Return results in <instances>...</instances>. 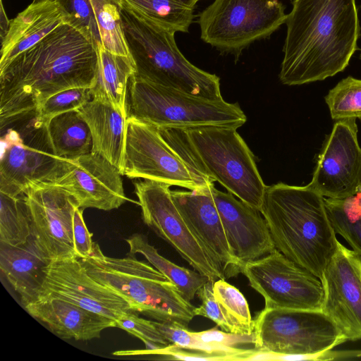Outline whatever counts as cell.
<instances>
[{
	"label": "cell",
	"mask_w": 361,
	"mask_h": 361,
	"mask_svg": "<svg viewBox=\"0 0 361 361\" xmlns=\"http://www.w3.org/2000/svg\"><path fill=\"white\" fill-rule=\"evenodd\" d=\"M78 111L90 128L91 152L108 160L122 174L128 113L96 99H92Z\"/></svg>",
	"instance_id": "d4e9b609"
},
{
	"label": "cell",
	"mask_w": 361,
	"mask_h": 361,
	"mask_svg": "<svg viewBox=\"0 0 361 361\" xmlns=\"http://www.w3.org/2000/svg\"><path fill=\"white\" fill-rule=\"evenodd\" d=\"M11 20L6 16V11L4 8L2 0H0V36L1 40L4 38L7 32Z\"/></svg>",
	"instance_id": "b9f144b4"
},
{
	"label": "cell",
	"mask_w": 361,
	"mask_h": 361,
	"mask_svg": "<svg viewBox=\"0 0 361 361\" xmlns=\"http://www.w3.org/2000/svg\"><path fill=\"white\" fill-rule=\"evenodd\" d=\"M308 185L326 198L344 199L361 192V147L355 119L336 121Z\"/></svg>",
	"instance_id": "9a60e30c"
},
{
	"label": "cell",
	"mask_w": 361,
	"mask_h": 361,
	"mask_svg": "<svg viewBox=\"0 0 361 361\" xmlns=\"http://www.w3.org/2000/svg\"><path fill=\"white\" fill-rule=\"evenodd\" d=\"M145 224L169 243L197 271L212 282L225 279L188 227L171 197L170 185L151 180L134 182Z\"/></svg>",
	"instance_id": "4fadbf2b"
},
{
	"label": "cell",
	"mask_w": 361,
	"mask_h": 361,
	"mask_svg": "<svg viewBox=\"0 0 361 361\" xmlns=\"http://www.w3.org/2000/svg\"><path fill=\"white\" fill-rule=\"evenodd\" d=\"M46 1V0H33V2H38V1Z\"/></svg>",
	"instance_id": "7bdbcfd3"
},
{
	"label": "cell",
	"mask_w": 361,
	"mask_h": 361,
	"mask_svg": "<svg viewBox=\"0 0 361 361\" xmlns=\"http://www.w3.org/2000/svg\"><path fill=\"white\" fill-rule=\"evenodd\" d=\"M324 202L336 233L361 255V192L344 199L324 197Z\"/></svg>",
	"instance_id": "f546056e"
},
{
	"label": "cell",
	"mask_w": 361,
	"mask_h": 361,
	"mask_svg": "<svg viewBox=\"0 0 361 361\" xmlns=\"http://www.w3.org/2000/svg\"><path fill=\"white\" fill-rule=\"evenodd\" d=\"M122 175L197 190L212 183L202 178L167 142L158 128L133 116L126 121Z\"/></svg>",
	"instance_id": "8fae6325"
},
{
	"label": "cell",
	"mask_w": 361,
	"mask_h": 361,
	"mask_svg": "<svg viewBox=\"0 0 361 361\" xmlns=\"http://www.w3.org/2000/svg\"><path fill=\"white\" fill-rule=\"evenodd\" d=\"M98 73L94 45L74 27L59 25L0 70L1 130L33 116L56 93L93 87Z\"/></svg>",
	"instance_id": "6da1fadb"
},
{
	"label": "cell",
	"mask_w": 361,
	"mask_h": 361,
	"mask_svg": "<svg viewBox=\"0 0 361 361\" xmlns=\"http://www.w3.org/2000/svg\"><path fill=\"white\" fill-rule=\"evenodd\" d=\"M279 80L300 85L343 71L358 49L355 0H293Z\"/></svg>",
	"instance_id": "7a4b0ae2"
},
{
	"label": "cell",
	"mask_w": 361,
	"mask_h": 361,
	"mask_svg": "<svg viewBox=\"0 0 361 361\" xmlns=\"http://www.w3.org/2000/svg\"><path fill=\"white\" fill-rule=\"evenodd\" d=\"M132 255L141 254L158 271L177 288L188 301H192L200 288L209 281L207 276L185 267H179L161 256L147 240V237L135 233L126 239Z\"/></svg>",
	"instance_id": "83f0119b"
},
{
	"label": "cell",
	"mask_w": 361,
	"mask_h": 361,
	"mask_svg": "<svg viewBox=\"0 0 361 361\" xmlns=\"http://www.w3.org/2000/svg\"><path fill=\"white\" fill-rule=\"evenodd\" d=\"M213 290L232 333L247 335L254 334L255 321L251 317L247 301L243 293L223 279L214 283Z\"/></svg>",
	"instance_id": "4dcf8cb0"
},
{
	"label": "cell",
	"mask_w": 361,
	"mask_h": 361,
	"mask_svg": "<svg viewBox=\"0 0 361 361\" xmlns=\"http://www.w3.org/2000/svg\"><path fill=\"white\" fill-rule=\"evenodd\" d=\"M42 296L67 300L116 322L135 312L114 291L93 279L78 257L54 260L49 264L39 297Z\"/></svg>",
	"instance_id": "ac0fdd59"
},
{
	"label": "cell",
	"mask_w": 361,
	"mask_h": 361,
	"mask_svg": "<svg viewBox=\"0 0 361 361\" xmlns=\"http://www.w3.org/2000/svg\"><path fill=\"white\" fill-rule=\"evenodd\" d=\"M84 209L77 207L73 217V236L76 256L79 259L94 256L98 246L92 241L91 233L83 218Z\"/></svg>",
	"instance_id": "ab89813d"
},
{
	"label": "cell",
	"mask_w": 361,
	"mask_h": 361,
	"mask_svg": "<svg viewBox=\"0 0 361 361\" xmlns=\"http://www.w3.org/2000/svg\"><path fill=\"white\" fill-rule=\"evenodd\" d=\"M47 129L56 156L71 159L91 152L90 130L78 110L54 116L47 123Z\"/></svg>",
	"instance_id": "4316f807"
},
{
	"label": "cell",
	"mask_w": 361,
	"mask_h": 361,
	"mask_svg": "<svg viewBox=\"0 0 361 361\" xmlns=\"http://www.w3.org/2000/svg\"><path fill=\"white\" fill-rule=\"evenodd\" d=\"M214 282L209 281L197 291V295L201 299L202 304L195 309V316H202L211 319L221 330L231 332L230 325L224 318L213 290Z\"/></svg>",
	"instance_id": "f35d334b"
},
{
	"label": "cell",
	"mask_w": 361,
	"mask_h": 361,
	"mask_svg": "<svg viewBox=\"0 0 361 361\" xmlns=\"http://www.w3.org/2000/svg\"><path fill=\"white\" fill-rule=\"evenodd\" d=\"M92 99L90 88L67 89L49 97L35 112V120L47 124L59 114L80 109Z\"/></svg>",
	"instance_id": "e575fe53"
},
{
	"label": "cell",
	"mask_w": 361,
	"mask_h": 361,
	"mask_svg": "<svg viewBox=\"0 0 361 361\" xmlns=\"http://www.w3.org/2000/svg\"><path fill=\"white\" fill-rule=\"evenodd\" d=\"M320 280L324 288L322 311L347 341L361 340V255L338 240Z\"/></svg>",
	"instance_id": "e0dca14e"
},
{
	"label": "cell",
	"mask_w": 361,
	"mask_h": 361,
	"mask_svg": "<svg viewBox=\"0 0 361 361\" xmlns=\"http://www.w3.org/2000/svg\"><path fill=\"white\" fill-rule=\"evenodd\" d=\"M260 212L276 248L320 279L338 242L324 197L308 185L278 183L267 187Z\"/></svg>",
	"instance_id": "3957f363"
},
{
	"label": "cell",
	"mask_w": 361,
	"mask_h": 361,
	"mask_svg": "<svg viewBox=\"0 0 361 361\" xmlns=\"http://www.w3.org/2000/svg\"><path fill=\"white\" fill-rule=\"evenodd\" d=\"M64 23L66 13L57 0L30 4L11 20L8 30L1 40L0 70Z\"/></svg>",
	"instance_id": "603a6c76"
},
{
	"label": "cell",
	"mask_w": 361,
	"mask_h": 361,
	"mask_svg": "<svg viewBox=\"0 0 361 361\" xmlns=\"http://www.w3.org/2000/svg\"><path fill=\"white\" fill-rule=\"evenodd\" d=\"M80 259L93 279L114 291L135 312L188 329L195 307L152 265L132 254L115 258L105 256L102 250L96 256Z\"/></svg>",
	"instance_id": "8992f818"
},
{
	"label": "cell",
	"mask_w": 361,
	"mask_h": 361,
	"mask_svg": "<svg viewBox=\"0 0 361 361\" xmlns=\"http://www.w3.org/2000/svg\"><path fill=\"white\" fill-rule=\"evenodd\" d=\"M334 121L361 119V80L348 76L339 81L324 97Z\"/></svg>",
	"instance_id": "d6a6232c"
},
{
	"label": "cell",
	"mask_w": 361,
	"mask_h": 361,
	"mask_svg": "<svg viewBox=\"0 0 361 361\" xmlns=\"http://www.w3.org/2000/svg\"><path fill=\"white\" fill-rule=\"evenodd\" d=\"M23 197L29 214L32 237L51 262L77 257L73 225L78 204L64 189L47 183L27 189Z\"/></svg>",
	"instance_id": "5bb4252c"
},
{
	"label": "cell",
	"mask_w": 361,
	"mask_h": 361,
	"mask_svg": "<svg viewBox=\"0 0 361 361\" xmlns=\"http://www.w3.org/2000/svg\"><path fill=\"white\" fill-rule=\"evenodd\" d=\"M174 344H169L152 350H126L114 353L115 355H159L165 356L167 359L187 361H238L235 356L218 354H208L202 352H190Z\"/></svg>",
	"instance_id": "8d00e7d4"
},
{
	"label": "cell",
	"mask_w": 361,
	"mask_h": 361,
	"mask_svg": "<svg viewBox=\"0 0 361 361\" xmlns=\"http://www.w3.org/2000/svg\"><path fill=\"white\" fill-rule=\"evenodd\" d=\"M51 261L41 251L31 236L19 245L0 242V268L20 298L23 305L40 295Z\"/></svg>",
	"instance_id": "cb8c5ba5"
},
{
	"label": "cell",
	"mask_w": 361,
	"mask_h": 361,
	"mask_svg": "<svg viewBox=\"0 0 361 361\" xmlns=\"http://www.w3.org/2000/svg\"><path fill=\"white\" fill-rule=\"evenodd\" d=\"M198 1H200V0H197Z\"/></svg>",
	"instance_id": "f6af8a7d"
},
{
	"label": "cell",
	"mask_w": 361,
	"mask_h": 361,
	"mask_svg": "<svg viewBox=\"0 0 361 361\" xmlns=\"http://www.w3.org/2000/svg\"><path fill=\"white\" fill-rule=\"evenodd\" d=\"M116 327L142 341L146 350H155L171 344L152 321L139 317L135 312H130L120 318L116 322Z\"/></svg>",
	"instance_id": "d590c367"
},
{
	"label": "cell",
	"mask_w": 361,
	"mask_h": 361,
	"mask_svg": "<svg viewBox=\"0 0 361 361\" xmlns=\"http://www.w3.org/2000/svg\"><path fill=\"white\" fill-rule=\"evenodd\" d=\"M241 273L270 308L322 310L320 279L289 259L277 249L243 264Z\"/></svg>",
	"instance_id": "7c38bea8"
},
{
	"label": "cell",
	"mask_w": 361,
	"mask_h": 361,
	"mask_svg": "<svg viewBox=\"0 0 361 361\" xmlns=\"http://www.w3.org/2000/svg\"><path fill=\"white\" fill-rule=\"evenodd\" d=\"M66 13V23L79 30L98 50L104 47L130 56L125 39L120 0H57Z\"/></svg>",
	"instance_id": "44dd1931"
},
{
	"label": "cell",
	"mask_w": 361,
	"mask_h": 361,
	"mask_svg": "<svg viewBox=\"0 0 361 361\" xmlns=\"http://www.w3.org/2000/svg\"><path fill=\"white\" fill-rule=\"evenodd\" d=\"M286 17L279 0H214L199 16L200 37L220 51L238 56L277 30Z\"/></svg>",
	"instance_id": "ba28073f"
},
{
	"label": "cell",
	"mask_w": 361,
	"mask_h": 361,
	"mask_svg": "<svg viewBox=\"0 0 361 361\" xmlns=\"http://www.w3.org/2000/svg\"><path fill=\"white\" fill-rule=\"evenodd\" d=\"M13 125L1 137L0 192L18 197L50 180L63 158L54 154L47 124L34 116Z\"/></svg>",
	"instance_id": "9c48e42d"
},
{
	"label": "cell",
	"mask_w": 361,
	"mask_h": 361,
	"mask_svg": "<svg viewBox=\"0 0 361 361\" xmlns=\"http://www.w3.org/2000/svg\"><path fill=\"white\" fill-rule=\"evenodd\" d=\"M129 85L130 116L158 129L217 126L238 128L247 117L237 104L207 99L162 86L133 75Z\"/></svg>",
	"instance_id": "52a82bcc"
},
{
	"label": "cell",
	"mask_w": 361,
	"mask_h": 361,
	"mask_svg": "<svg viewBox=\"0 0 361 361\" xmlns=\"http://www.w3.org/2000/svg\"><path fill=\"white\" fill-rule=\"evenodd\" d=\"M121 23L135 75L145 80L207 99L223 98L220 79L191 63L171 32L122 6Z\"/></svg>",
	"instance_id": "5b68a950"
},
{
	"label": "cell",
	"mask_w": 361,
	"mask_h": 361,
	"mask_svg": "<svg viewBox=\"0 0 361 361\" xmlns=\"http://www.w3.org/2000/svg\"><path fill=\"white\" fill-rule=\"evenodd\" d=\"M213 185L190 191L171 190V194L191 233L226 279L241 273L243 264L228 242L212 197Z\"/></svg>",
	"instance_id": "d6986e66"
},
{
	"label": "cell",
	"mask_w": 361,
	"mask_h": 361,
	"mask_svg": "<svg viewBox=\"0 0 361 361\" xmlns=\"http://www.w3.org/2000/svg\"><path fill=\"white\" fill-rule=\"evenodd\" d=\"M23 307L32 317L63 338H98L104 329L116 327L115 321L57 298L39 297Z\"/></svg>",
	"instance_id": "7402d4cb"
},
{
	"label": "cell",
	"mask_w": 361,
	"mask_h": 361,
	"mask_svg": "<svg viewBox=\"0 0 361 361\" xmlns=\"http://www.w3.org/2000/svg\"><path fill=\"white\" fill-rule=\"evenodd\" d=\"M99 73L97 81L90 88L92 99L106 102L115 108L127 112V87L136 68L130 56L114 54L100 47Z\"/></svg>",
	"instance_id": "484cf974"
},
{
	"label": "cell",
	"mask_w": 361,
	"mask_h": 361,
	"mask_svg": "<svg viewBox=\"0 0 361 361\" xmlns=\"http://www.w3.org/2000/svg\"><path fill=\"white\" fill-rule=\"evenodd\" d=\"M360 59H361V54H360Z\"/></svg>",
	"instance_id": "ee69618b"
},
{
	"label": "cell",
	"mask_w": 361,
	"mask_h": 361,
	"mask_svg": "<svg viewBox=\"0 0 361 361\" xmlns=\"http://www.w3.org/2000/svg\"><path fill=\"white\" fill-rule=\"evenodd\" d=\"M123 6L171 32H188L197 0H120Z\"/></svg>",
	"instance_id": "f1b7e54d"
},
{
	"label": "cell",
	"mask_w": 361,
	"mask_h": 361,
	"mask_svg": "<svg viewBox=\"0 0 361 361\" xmlns=\"http://www.w3.org/2000/svg\"><path fill=\"white\" fill-rule=\"evenodd\" d=\"M355 351L338 352L333 351L331 350L314 354H286L271 351L260 350L255 348L252 349L250 353L245 356L244 361H324L350 357L352 356H355Z\"/></svg>",
	"instance_id": "74e56055"
},
{
	"label": "cell",
	"mask_w": 361,
	"mask_h": 361,
	"mask_svg": "<svg viewBox=\"0 0 361 361\" xmlns=\"http://www.w3.org/2000/svg\"><path fill=\"white\" fill-rule=\"evenodd\" d=\"M197 338L207 343L228 348H240L241 345L255 343V333L252 334H239L221 331L217 326L202 331H190Z\"/></svg>",
	"instance_id": "60d3db41"
},
{
	"label": "cell",
	"mask_w": 361,
	"mask_h": 361,
	"mask_svg": "<svg viewBox=\"0 0 361 361\" xmlns=\"http://www.w3.org/2000/svg\"><path fill=\"white\" fill-rule=\"evenodd\" d=\"M118 168L92 152L75 158H63L47 183L70 193L82 209L104 211L117 209L128 200Z\"/></svg>",
	"instance_id": "2e32d148"
},
{
	"label": "cell",
	"mask_w": 361,
	"mask_h": 361,
	"mask_svg": "<svg viewBox=\"0 0 361 361\" xmlns=\"http://www.w3.org/2000/svg\"><path fill=\"white\" fill-rule=\"evenodd\" d=\"M163 137L207 183L217 181L260 212L267 189L253 153L237 128L209 126L159 129Z\"/></svg>",
	"instance_id": "277c9868"
},
{
	"label": "cell",
	"mask_w": 361,
	"mask_h": 361,
	"mask_svg": "<svg viewBox=\"0 0 361 361\" xmlns=\"http://www.w3.org/2000/svg\"><path fill=\"white\" fill-rule=\"evenodd\" d=\"M254 321L257 350L314 354L348 341L322 310L264 307Z\"/></svg>",
	"instance_id": "30bf717a"
},
{
	"label": "cell",
	"mask_w": 361,
	"mask_h": 361,
	"mask_svg": "<svg viewBox=\"0 0 361 361\" xmlns=\"http://www.w3.org/2000/svg\"><path fill=\"white\" fill-rule=\"evenodd\" d=\"M0 242L19 245L32 235L30 221L23 195L11 197L0 192Z\"/></svg>",
	"instance_id": "1f68e13d"
},
{
	"label": "cell",
	"mask_w": 361,
	"mask_h": 361,
	"mask_svg": "<svg viewBox=\"0 0 361 361\" xmlns=\"http://www.w3.org/2000/svg\"><path fill=\"white\" fill-rule=\"evenodd\" d=\"M211 192L230 247L243 264L276 249L259 211L237 200L231 192L217 190L214 185Z\"/></svg>",
	"instance_id": "ffe728a7"
},
{
	"label": "cell",
	"mask_w": 361,
	"mask_h": 361,
	"mask_svg": "<svg viewBox=\"0 0 361 361\" xmlns=\"http://www.w3.org/2000/svg\"><path fill=\"white\" fill-rule=\"evenodd\" d=\"M153 322L171 344H174L187 350L208 354L235 356L238 361L244 360L245 357L252 350L243 348H228L204 342L192 336L188 329L160 322Z\"/></svg>",
	"instance_id": "836d02e7"
}]
</instances>
